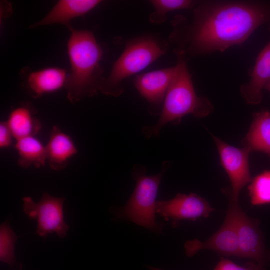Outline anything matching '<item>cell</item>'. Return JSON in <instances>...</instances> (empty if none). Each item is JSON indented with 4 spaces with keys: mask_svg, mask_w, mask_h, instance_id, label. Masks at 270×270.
<instances>
[{
    "mask_svg": "<svg viewBox=\"0 0 270 270\" xmlns=\"http://www.w3.org/2000/svg\"><path fill=\"white\" fill-rule=\"evenodd\" d=\"M216 145L221 164L226 172L231 184L230 200L239 202L242 190L252 180L250 164V152L230 146L216 136L212 135Z\"/></svg>",
    "mask_w": 270,
    "mask_h": 270,
    "instance_id": "cell-8",
    "label": "cell"
},
{
    "mask_svg": "<svg viewBox=\"0 0 270 270\" xmlns=\"http://www.w3.org/2000/svg\"><path fill=\"white\" fill-rule=\"evenodd\" d=\"M8 222L0 226V260L8 265L12 270H22L21 264L16 261L14 246L18 239Z\"/></svg>",
    "mask_w": 270,
    "mask_h": 270,
    "instance_id": "cell-19",
    "label": "cell"
},
{
    "mask_svg": "<svg viewBox=\"0 0 270 270\" xmlns=\"http://www.w3.org/2000/svg\"><path fill=\"white\" fill-rule=\"evenodd\" d=\"M176 56V64L160 119L156 124L143 128V133L148 138L158 136L162 128L168 123H179L183 117L188 115L196 118H204L214 110L208 98L198 96L196 94L186 58L182 55Z\"/></svg>",
    "mask_w": 270,
    "mask_h": 270,
    "instance_id": "cell-3",
    "label": "cell"
},
{
    "mask_svg": "<svg viewBox=\"0 0 270 270\" xmlns=\"http://www.w3.org/2000/svg\"><path fill=\"white\" fill-rule=\"evenodd\" d=\"M148 268L150 269V270H163L162 269L158 268L152 267V266H148Z\"/></svg>",
    "mask_w": 270,
    "mask_h": 270,
    "instance_id": "cell-25",
    "label": "cell"
},
{
    "mask_svg": "<svg viewBox=\"0 0 270 270\" xmlns=\"http://www.w3.org/2000/svg\"><path fill=\"white\" fill-rule=\"evenodd\" d=\"M186 255L192 257L202 250H212L225 256L240 258L238 237L232 212L228 210L222 226L208 240L201 242L189 240L185 244Z\"/></svg>",
    "mask_w": 270,
    "mask_h": 270,
    "instance_id": "cell-10",
    "label": "cell"
},
{
    "mask_svg": "<svg viewBox=\"0 0 270 270\" xmlns=\"http://www.w3.org/2000/svg\"><path fill=\"white\" fill-rule=\"evenodd\" d=\"M46 150L47 162L50 168L56 171L65 168L69 160L78 152L71 136L57 126H53L51 130Z\"/></svg>",
    "mask_w": 270,
    "mask_h": 270,
    "instance_id": "cell-15",
    "label": "cell"
},
{
    "mask_svg": "<svg viewBox=\"0 0 270 270\" xmlns=\"http://www.w3.org/2000/svg\"><path fill=\"white\" fill-rule=\"evenodd\" d=\"M175 66L138 74L134 84L140 94L148 102L150 114L157 115L160 110L170 84Z\"/></svg>",
    "mask_w": 270,
    "mask_h": 270,
    "instance_id": "cell-11",
    "label": "cell"
},
{
    "mask_svg": "<svg viewBox=\"0 0 270 270\" xmlns=\"http://www.w3.org/2000/svg\"><path fill=\"white\" fill-rule=\"evenodd\" d=\"M22 200L24 212L30 220L37 221L36 234L44 238L54 232L61 238L66 236L70 226L64 218L65 198L54 197L44 192L38 202L30 197H24Z\"/></svg>",
    "mask_w": 270,
    "mask_h": 270,
    "instance_id": "cell-7",
    "label": "cell"
},
{
    "mask_svg": "<svg viewBox=\"0 0 270 270\" xmlns=\"http://www.w3.org/2000/svg\"><path fill=\"white\" fill-rule=\"evenodd\" d=\"M191 21L178 15L169 40L176 55L186 58L224 52L244 42L260 26L270 24V4L256 0L198 1Z\"/></svg>",
    "mask_w": 270,
    "mask_h": 270,
    "instance_id": "cell-1",
    "label": "cell"
},
{
    "mask_svg": "<svg viewBox=\"0 0 270 270\" xmlns=\"http://www.w3.org/2000/svg\"><path fill=\"white\" fill-rule=\"evenodd\" d=\"M228 210L232 214L236 228L240 258L266 266L270 262V250L265 245L260 220L248 216L240 207L239 202L230 200Z\"/></svg>",
    "mask_w": 270,
    "mask_h": 270,
    "instance_id": "cell-6",
    "label": "cell"
},
{
    "mask_svg": "<svg viewBox=\"0 0 270 270\" xmlns=\"http://www.w3.org/2000/svg\"><path fill=\"white\" fill-rule=\"evenodd\" d=\"M35 115L36 110L30 104H24L10 112L6 122L16 140L40 132L42 123Z\"/></svg>",
    "mask_w": 270,
    "mask_h": 270,
    "instance_id": "cell-17",
    "label": "cell"
},
{
    "mask_svg": "<svg viewBox=\"0 0 270 270\" xmlns=\"http://www.w3.org/2000/svg\"><path fill=\"white\" fill-rule=\"evenodd\" d=\"M169 162L163 164L159 174H146V168L134 166L132 174L136 181L135 188L127 204L122 208L112 210L118 220H130L157 233L162 232L163 224L156 221V197L162 177L168 168Z\"/></svg>",
    "mask_w": 270,
    "mask_h": 270,
    "instance_id": "cell-5",
    "label": "cell"
},
{
    "mask_svg": "<svg viewBox=\"0 0 270 270\" xmlns=\"http://www.w3.org/2000/svg\"><path fill=\"white\" fill-rule=\"evenodd\" d=\"M214 210L204 198L194 193L178 194L172 199L158 200L156 206V213L170 221L174 228L182 220L206 218Z\"/></svg>",
    "mask_w": 270,
    "mask_h": 270,
    "instance_id": "cell-9",
    "label": "cell"
},
{
    "mask_svg": "<svg viewBox=\"0 0 270 270\" xmlns=\"http://www.w3.org/2000/svg\"><path fill=\"white\" fill-rule=\"evenodd\" d=\"M26 76L24 87L27 94L36 98L65 87L68 74L63 68L52 67L30 72Z\"/></svg>",
    "mask_w": 270,
    "mask_h": 270,
    "instance_id": "cell-13",
    "label": "cell"
},
{
    "mask_svg": "<svg viewBox=\"0 0 270 270\" xmlns=\"http://www.w3.org/2000/svg\"><path fill=\"white\" fill-rule=\"evenodd\" d=\"M270 80V42L258 56L250 73L248 82L243 84L240 92L246 102L249 104H260L262 100V90Z\"/></svg>",
    "mask_w": 270,
    "mask_h": 270,
    "instance_id": "cell-14",
    "label": "cell"
},
{
    "mask_svg": "<svg viewBox=\"0 0 270 270\" xmlns=\"http://www.w3.org/2000/svg\"><path fill=\"white\" fill-rule=\"evenodd\" d=\"M213 270H266L263 266L254 262L246 263L240 266L229 259L221 258Z\"/></svg>",
    "mask_w": 270,
    "mask_h": 270,
    "instance_id": "cell-22",
    "label": "cell"
},
{
    "mask_svg": "<svg viewBox=\"0 0 270 270\" xmlns=\"http://www.w3.org/2000/svg\"><path fill=\"white\" fill-rule=\"evenodd\" d=\"M14 138V135L6 121L0 122V148L4 149L11 147L13 144Z\"/></svg>",
    "mask_w": 270,
    "mask_h": 270,
    "instance_id": "cell-23",
    "label": "cell"
},
{
    "mask_svg": "<svg viewBox=\"0 0 270 270\" xmlns=\"http://www.w3.org/2000/svg\"><path fill=\"white\" fill-rule=\"evenodd\" d=\"M68 52L70 64L65 88L72 103L98 94L104 78L100 66L102 50L88 30H70Z\"/></svg>",
    "mask_w": 270,
    "mask_h": 270,
    "instance_id": "cell-2",
    "label": "cell"
},
{
    "mask_svg": "<svg viewBox=\"0 0 270 270\" xmlns=\"http://www.w3.org/2000/svg\"><path fill=\"white\" fill-rule=\"evenodd\" d=\"M102 2L100 0H60L44 18L31 27L60 24L70 30L73 28L72 20L86 14Z\"/></svg>",
    "mask_w": 270,
    "mask_h": 270,
    "instance_id": "cell-12",
    "label": "cell"
},
{
    "mask_svg": "<svg viewBox=\"0 0 270 270\" xmlns=\"http://www.w3.org/2000/svg\"><path fill=\"white\" fill-rule=\"evenodd\" d=\"M14 146L18 154V165L22 168H38L47 162L46 146L36 136L16 140Z\"/></svg>",
    "mask_w": 270,
    "mask_h": 270,
    "instance_id": "cell-18",
    "label": "cell"
},
{
    "mask_svg": "<svg viewBox=\"0 0 270 270\" xmlns=\"http://www.w3.org/2000/svg\"><path fill=\"white\" fill-rule=\"evenodd\" d=\"M264 88L270 92V80L266 84Z\"/></svg>",
    "mask_w": 270,
    "mask_h": 270,
    "instance_id": "cell-24",
    "label": "cell"
},
{
    "mask_svg": "<svg viewBox=\"0 0 270 270\" xmlns=\"http://www.w3.org/2000/svg\"><path fill=\"white\" fill-rule=\"evenodd\" d=\"M242 144L250 152H262L270 158V112L263 110L254 114Z\"/></svg>",
    "mask_w": 270,
    "mask_h": 270,
    "instance_id": "cell-16",
    "label": "cell"
},
{
    "mask_svg": "<svg viewBox=\"0 0 270 270\" xmlns=\"http://www.w3.org/2000/svg\"><path fill=\"white\" fill-rule=\"evenodd\" d=\"M248 190L252 205L270 204V170H264L252 178Z\"/></svg>",
    "mask_w": 270,
    "mask_h": 270,
    "instance_id": "cell-21",
    "label": "cell"
},
{
    "mask_svg": "<svg viewBox=\"0 0 270 270\" xmlns=\"http://www.w3.org/2000/svg\"><path fill=\"white\" fill-rule=\"evenodd\" d=\"M198 1L192 0H152L154 11L149 16L151 23L161 24L167 19V14L173 11L192 9Z\"/></svg>",
    "mask_w": 270,
    "mask_h": 270,
    "instance_id": "cell-20",
    "label": "cell"
},
{
    "mask_svg": "<svg viewBox=\"0 0 270 270\" xmlns=\"http://www.w3.org/2000/svg\"><path fill=\"white\" fill-rule=\"evenodd\" d=\"M168 46L167 43L152 36H143L129 40L109 76L104 78L99 92L108 96H120L124 91L122 82L165 54Z\"/></svg>",
    "mask_w": 270,
    "mask_h": 270,
    "instance_id": "cell-4",
    "label": "cell"
}]
</instances>
